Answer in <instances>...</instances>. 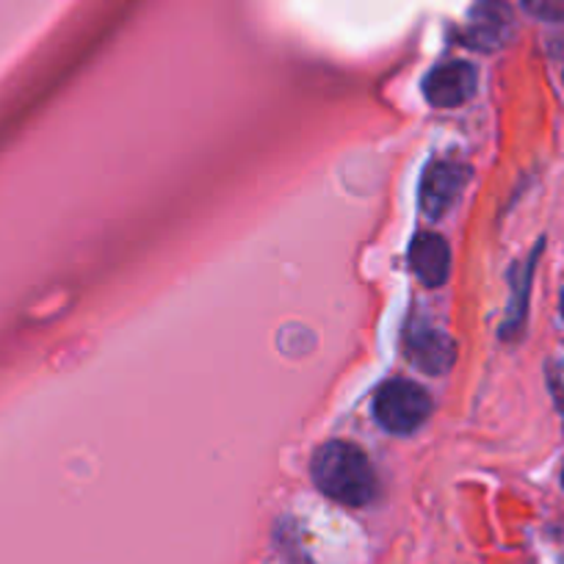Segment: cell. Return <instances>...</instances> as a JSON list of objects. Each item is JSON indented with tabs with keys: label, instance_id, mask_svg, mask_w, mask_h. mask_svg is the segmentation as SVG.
Returning <instances> with one entry per match:
<instances>
[{
	"label": "cell",
	"instance_id": "6da1fadb",
	"mask_svg": "<svg viewBox=\"0 0 564 564\" xmlns=\"http://www.w3.org/2000/svg\"><path fill=\"white\" fill-rule=\"evenodd\" d=\"M311 474L318 490L344 507H368L379 492L377 470L368 454L355 443H324L313 454Z\"/></svg>",
	"mask_w": 564,
	"mask_h": 564
},
{
	"label": "cell",
	"instance_id": "7a4b0ae2",
	"mask_svg": "<svg viewBox=\"0 0 564 564\" xmlns=\"http://www.w3.org/2000/svg\"><path fill=\"white\" fill-rule=\"evenodd\" d=\"M373 415L393 435H412L432 415V399L410 379H390L373 395Z\"/></svg>",
	"mask_w": 564,
	"mask_h": 564
},
{
	"label": "cell",
	"instance_id": "3957f363",
	"mask_svg": "<svg viewBox=\"0 0 564 564\" xmlns=\"http://www.w3.org/2000/svg\"><path fill=\"white\" fill-rule=\"evenodd\" d=\"M470 170L459 161L441 159L432 161L421 177V210L430 219H443L463 194Z\"/></svg>",
	"mask_w": 564,
	"mask_h": 564
},
{
	"label": "cell",
	"instance_id": "277c9868",
	"mask_svg": "<svg viewBox=\"0 0 564 564\" xmlns=\"http://www.w3.org/2000/svg\"><path fill=\"white\" fill-rule=\"evenodd\" d=\"M479 73L468 62H448L423 78V97L435 108H457L474 97Z\"/></svg>",
	"mask_w": 564,
	"mask_h": 564
},
{
	"label": "cell",
	"instance_id": "5b68a950",
	"mask_svg": "<svg viewBox=\"0 0 564 564\" xmlns=\"http://www.w3.org/2000/svg\"><path fill=\"white\" fill-rule=\"evenodd\" d=\"M406 357L423 373H448L457 362V344L441 329H412L404 344Z\"/></svg>",
	"mask_w": 564,
	"mask_h": 564
},
{
	"label": "cell",
	"instance_id": "8992f818",
	"mask_svg": "<svg viewBox=\"0 0 564 564\" xmlns=\"http://www.w3.org/2000/svg\"><path fill=\"white\" fill-rule=\"evenodd\" d=\"M410 263L426 289H437L452 274V249L437 232H417L410 247Z\"/></svg>",
	"mask_w": 564,
	"mask_h": 564
},
{
	"label": "cell",
	"instance_id": "52a82bcc",
	"mask_svg": "<svg viewBox=\"0 0 564 564\" xmlns=\"http://www.w3.org/2000/svg\"><path fill=\"white\" fill-rule=\"evenodd\" d=\"M512 12L507 9V3H498V0H485L479 3V9L474 12L468 29V42L479 51H496L512 34Z\"/></svg>",
	"mask_w": 564,
	"mask_h": 564
},
{
	"label": "cell",
	"instance_id": "ba28073f",
	"mask_svg": "<svg viewBox=\"0 0 564 564\" xmlns=\"http://www.w3.org/2000/svg\"><path fill=\"white\" fill-rule=\"evenodd\" d=\"M536 254H540V247L534 249L531 258H525L523 263H518L512 269V300H509L507 318H503L501 335L507 340L518 338L523 333L525 313H529V294H531V276H534L536 269Z\"/></svg>",
	"mask_w": 564,
	"mask_h": 564
},
{
	"label": "cell",
	"instance_id": "9c48e42d",
	"mask_svg": "<svg viewBox=\"0 0 564 564\" xmlns=\"http://www.w3.org/2000/svg\"><path fill=\"white\" fill-rule=\"evenodd\" d=\"M523 9L536 20L545 23H562L564 20V0H523Z\"/></svg>",
	"mask_w": 564,
	"mask_h": 564
},
{
	"label": "cell",
	"instance_id": "30bf717a",
	"mask_svg": "<svg viewBox=\"0 0 564 564\" xmlns=\"http://www.w3.org/2000/svg\"><path fill=\"white\" fill-rule=\"evenodd\" d=\"M545 377H547V388H551L553 401H556L558 410L564 412V355L553 357L545 368Z\"/></svg>",
	"mask_w": 564,
	"mask_h": 564
},
{
	"label": "cell",
	"instance_id": "8fae6325",
	"mask_svg": "<svg viewBox=\"0 0 564 564\" xmlns=\"http://www.w3.org/2000/svg\"><path fill=\"white\" fill-rule=\"evenodd\" d=\"M562 318H564V291H562Z\"/></svg>",
	"mask_w": 564,
	"mask_h": 564
},
{
	"label": "cell",
	"instance_id": "7c38bea8",
	"mask_svg": "<svg viewBox=\"0 0 564 564\" xmlns=\"http://www.w3.org/2000/svg\"><path fill=\"white\" fill-rule=\"evenodd\" d=\"M562 485H564V468H562Z\"/></svg>",
	"mask_w": 564,
	"mask_h": 564
}]
</instances>
